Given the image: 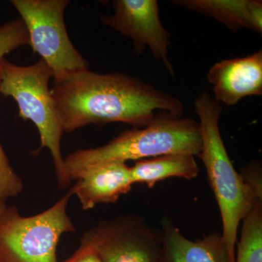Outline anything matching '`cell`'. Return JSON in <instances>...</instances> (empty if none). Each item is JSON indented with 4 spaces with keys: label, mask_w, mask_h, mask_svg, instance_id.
Here are the masks:
<instances>
[{
    "label": "cell",
    "mask_w": 262,
    "mask_h": 262,
    "mask_svg": "<svg viewBox=\"0 0 262 262\" xmlns=\"http://www.w3.org/2000/svg\"><path fill=\"white\" fill-rule=\"evenodd\" d=\"M51 91L63 133L110 122L141 128L159 112L182 116L184 111L178 98L120 72L101 74L87 69L53 82Z\"/></svg>",
    "instance_id": "6da1fadb"
},
{
    "label": "cell",
    "mask_w": 262,
    "mask_h": 262,
    "mask_svg": "<svg viewBox=\"0 0 262 262\" xmlns=\"http://www.w3.org/2000/svg\"><path fill=\"white\" fill-rule=\"evenodd\" d=\"M201 146L199 122L191 117L159 112L146 127L124 130L99 147L76 150L64 158V167L72 182L99 164L139 161L168 154L198 157Z\"/></svg>",
    "instance_id": "7a4b0ae2"
},
{
    "label": "cell",
    "mask_w": 262,
    "mask_h": 262,
    "mask_svg": "<svg viewBox=\"0 0 262 262\" xmlns=\"http://www.w3.org/2000/svg\"><path fill=\"white\" fill-rule=\"evenodd\" d=\"M199 117L202 146L199 158L204 163L207 177L214 194L222 221V237L232 262L235 258L237 230L241 221L249 213L256 201L262 198L237 172L229 158L220 130L222 104L206 92L194 101Z\"/></svg>",
    "instance_id": "3957f363"
},
{
    "label": "cell",
    "mask_w": 262,
    "mask_h": 262,
    "mask_svg": "<svg viewBox=\"0 0 262 262\" xmlns=\"http://www.w3.org/2000/svg\"><path fill=\"white\" fill-rule=\"evenodd\" d=\"M53 73L48 65L39 60L34 64L22 67L8 60L0 62V94L16 101L19 116L29 120L37 127L41 146L51 152L58 189L70 186L61 151L63 130L49 89Z\"/></svg>",
    "instance_id": "277c9868"
},
{
    "label": "cell",
    "mask_w": 262,
    "mask_h": 262,
    "mask_svg": "<svg viewBox=\"0 0 262 262\" xmlns=\"http://www.w3.org/2000/svg\"><path fill=\"white\" fill-rule=\"evenodd\" d=\"M72 196L69 191L51 208L32 216L6 206L0 214V262H58L61 236L76 231L67 213Z\"/></svg>",
    "instance_id": "5b68a950"
},
{
    "label": "cell",
    "mask_w": 262,
    "mask_h": 262,
    "mask_svg": "<svg viewBox=\"0 0 262 262\" xmlns=\"http://www.w3.org/2000/svg\"><path fill=\"white\" fill-rule=\"evenodd\" d=\"M29 37V46L53 73V82L89 69L71 42L64 22L68 0H13Z\"/></svg>",
    "instance_id": "8992f818"
},
{
    "label": "cell",
    "mask_w": 262,
    "mask_h": 262,
    "mask_svg": "<svg viewBox=\"0 0 262 262\" xmlns=\"http://www.w3.org/2000/svg\"><path fill=\"white\" fill-rule=\"evenodd\" d=\"M81 244L102 262H160L161 235L137 215L101 221L84 232Z\"/></svg>",
    "instance_id": "52a82bcc"
},
{
    "label": "cell",
    "mask_w": 262,
    "mask_h": 262,
    "mask_svg": "<svg viewBox=\"0 0 262 262\" xmlns=\"http://www.w3.org/2000/svg\"><path fill=\"white\" fill-rule=\"evenodd\" d=\"M113 5L115 13L111 16H103L102 24L130 37L136 54H142L148 46L153 56L173 76V65L168 58L170 33L160 20L158 2L115 0Z\"/></svg>",
    "instance_id": "ba28073f"
},
{
    "label": "cell",
    "mask_w": 262,
    "mask_h": 262,
    "mask_svg": "<svg viewBox=\"0 0 262 262\" xmlns=\"http://www.w3.org/2000/svg\"><path fill=\"white\" fill-rule=\"evenodd\" d=\"M214 99L232 106L242 98L262 95V51L225 59L212 66L207 74Z\"/></svg>",
    "instance_id": "9c48e42d"
},
{
    "label": "cell",
    "mask_w": 262,
    "mask_h": 262,
    "mask_svg": "<svg viewBox=\"0 0 262 262\" xmlns=\"http://www.w3.org/2000/svg\"><path fill=\"white\" fill-rule=\"evenodd\" d=\"M70 189L78 198L82 210L92 209L98 204L115 203L134 185L130 167L126 163L111 162L88 168L76 179Z\"/></svg>",
    "instance_id": "30bf717a"
},
{
    "label": "cell",
    "mask_w": 262,
    "mask_h": 262,
    "mask_svg": "<svg viewBox=\"0 0 262 262\" xmlns=\"http://www.w3.org/2000/svg\"><path fill=\"white\" fill-rule=\"evenodd\" d=\"M160 262H232L222 234L213 232L192 241L165 220L161 233Z\"/></svg>",
    "instance_id": "8fae6325"
},
{
    "label": "cell",
    "mask_w": 262,
    "mask_h": 262,
    "mask_svg": "<svg viewBox=\"0 0 262 262\" xmlns=\"http://www.w3.org/2000/svg\"><path fill=\"white\" fill-rule=\"evenodd\" d=\"M174 4L214 18L237 32L246 28L262 32V3L258 0H178Z\"/></svg>",
    "instance_id": "7c38bea8"
},
{
    "label": "cell",
    "mask_w": 262,
    "mask_h": 262,
    "mask_svg": "<svg viewBox=\"0 0 262 262\" xmlns=\"http://www.w3.org/2000/svg\"><path fill=\"white\" fill-rule=\"evenodd\" d=\"M199 173L195 157L187 154H168L136 161L130 167L133 184L140 183L152 188L160 181L179 177L191 180Z\"/></svg>",
    "instance_id": "4fadbf2b"
},
{
    "label": "cell",
    "mask_w": 262,
    "mask_h": 262,
    "mask_svg": "<svg viewBox=\"0 0 262 262\" xmlns=\"http://www.w3.org/2000/svg\"><path fill=\"white\" fill-rule=\"evenodd\" d=\"M234 262H262V201H256L243 220Z\"/></svg>",
    "instance_id": "5bb4252c"
},
{
    "label": "cell",
    "mask_w": 262,
    "mask_h": 262,
    "mask_svg": "<svg viewBox=\"0 0 262 262\" xmlns=\"http://www.w3.org/2000/svg\"><path fill=\"white\" fill-rule=\"evenodd\" d=\"M29 46L27 27L20 18L0 26V62L17 48Z\"/></svg>",
    "instance_id": "9a60e30c"
},
{
    "label": "cell",
    "mask_w": 262,
    "mask_h": 262,
    "mask_svg": "<svg viewBox=\"0 0 262 262\" xmlns=\"http://www.w3.org/2000/svg\"><path fill=\"white\" fill-rule=\"evenodd\" d=\"M24 189L23 182L10 165L8 155L0 143V201L14 198Z\"/></svg>",
    "instance_id": "2e32d148"
},
{
    "label": "cell",
    "mask_w": 262,
    "mask_h": 262,
    "mask_svg": "<svg viewBox=\"0 0 262 262\" xmlns=\"http://www.w3.org/2000/svg\"><path fill=\"white\" fill-rule=\"evenodd\" d=\"M239 173L255 194L262 198L261 168L259 163L255 162L250 164Z\"/></svg>",
    "instance_id": "e0dca14e"
},
{
    "label": "cell",
    "mask_w": 262,
    "mask_h": 262,
    "mask_svg": "<svg viewBox=\"0 0 262 262\" xmlns=\"http://www.w3.org/2000/svg\"><path fill=\"white\" fill-rule=\"evenodd\" d=\"M63 262H102L96 253L89 246L80 244V248Z\"/></svg>",
    "instance_id": "ac0fdd59"
},
{
    "label": "cell",
    "mask_w": 262,
    "mask_h": 262,
    "mask_svg": "<svg viewBox=\"0 0 262 262\" xmlns=\"http://www.w3.org/2000/svg\"><path fill=\"white\" fill-rule=\"evenodd\" d=\"M5 207H6L5 202L0 201V214H1L2 212L4 210Z\"/></svg>",
    "instance_id": "d6986e66"
}]
</instances>
